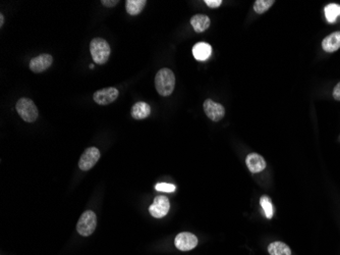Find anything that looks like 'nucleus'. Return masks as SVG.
Wrapping results in <instances>:
<instances>
[{"label":"nucleus","instance_id":"obj_7","mask_svg":"<svg viewBox=\"0 0 340 255\" xmlns=\"http://www.w3.org/2000/svg\"><path fill=\"white\" fill-rule=\"evenodd\" d=\"M119 95V92L116 88L114 87H109V88H104L101 90H98L94 93V101L100 105H107L112 103L117 99Z\"/></svg>","mask_w":340,"mask_h":255},{"label":"nucleus","instance_id":"obj_4","mask_svg":"<svg viewBox=\"0 0 340 255\" xmlns=\"http://www.w3.org/2000/svg\"><path fill=\"white\" fill-rule=\"evenodd\" d=\"M97 226V216L94 211L87 210L85 211L77 225V231L80 235L84 237H88L93 234Z\"/></svg>","mask_w":340,"mask_h":255},{"label":"nucleus","instance_id":"obj_10","mask_svg":"<svg viewBox=\"0 0 340 255\" xmlns=\"http://www.w3.org/2000/svg\"><path fill=\"white\" fill-rule=\"evenodd\" d=\"M52 62H53V57L50 54L43 53L31 59L30 69L32 72L36 74H40L46 71L47 69H49Z\"/></svg>","mask_w":340,"mask_h":255},{"label":"nucleus","instance_id":"obj_15","mask_svg":"<svg viewBox=\"0 0 340 255\" xmlns=\"http://www.w3.org/2000/svg\"><path fill=\"white\" fill-rule=\"evenodd\" d=\"M130 113L134 119H144L150 115L151 107L148 103L140 101L133 104Z\"/></svg>","mask_w":340,"mask_h":255},{"label":"nucleus","instance_id":"obj_5","mask_svg":"<svg viewBox=\"0 0 340 255\" xmlns=\"http://www.w3.org/2000/svg\"><path fill=\"white\" fill-rule=\"evenodd\" d=\"M170 209V202L166 196H156L153 204L149 207V212L153 217H164Z\"/></svg>","mask_w":340,"mask_h":255},{"label":"nucleus","instance_id":"obj_19","mask_svg":"<svg viewBox=\"0 0 340 255\" xmlns=\"http://www.w3.org/2000/svg\"><path fill=\"white\" fill-rule=\"evenodd\" d=\"M274 4V0H257L254 4V10L257 14L261 15L267 12Z\"/></svg>","mask_w":340,"mask_h":255},{"label":"nucleus","instance_id":"obj_14","mask_svg":"<svg viewBox=\"0 0 340 255\" xmlns=\"http://www.w3.org/2000/svg\"><path fill=\"white\" fill-rule=\"evenodd\" d=\"M211 21L206 15H196L191 19V25L195 32L203 33L210 27Z\"/></svg>","mask_w":340,"mask_h":255},{"label":"nucleus","instance_id":"obj_1","mask_svg":"<svg viewBox=\"0 0 340 255\" xmlns=\"http://www.w3.org/2000/svg\"><path fill=\"white\" fill-rule=\"evenodd\" d=\"M155 87L161 96H169L176 87V76L169 69H161L155 77Z\"/></svg>","mask_w":340,"mask_h":255},{"label":"nucleus","instance_id":"obj_23","mask_svg":"<svg viewBox=\"0 0 340 255\" xmlns=\"http://www.w3.org/2000/svg\"><path fill=\"white\" fill-rule=\"evenodd\" d=\"M101 4L106 8H113L118 4V0H102Z\"/></svg>","mask_w":340,"mask_h":255},{"label":"nucleus","instance_id":"obj_13","mask_svg":"<svg viewBox=\"0 0 340 255\" xmlns=\"http://www.w3.org/2000/svg\"><path fill=\"white\" fill-rule=\"evenodd\" d=\"M322 47L326 52H335L340 48V31L334 32L324 38L322 41Z\"/></svg>","mask_w":340,"mask_h":255},{"label":"nucleus","instance_id":"obj_22","mask_svg":"<svg viewBox=\"0 0 340 255\" xmlns=\"http://www.w3.org/2000/svg\"><path fill=\"white\" fill-rule=\"evenodd\" d=\"M205 4L211 9H217L222 5V0H205Z\"/></svg>","mask_w":340,"mask_h":255},{"label":"nucleus","instance_id":"obj_24","mask_svg":"<svg viewBox=\"0 0 340 255\" xmlns=\"http://www.w3.org/2000/svg\"><path fill=\"white\" fill-rule=\"evenodd\" d=\"M333 97H334V99L340 101V82L335 86V88L333 90Z\"/></svg>","mask_w":340,"mask_h":255},{"label":"nucleus","instance_id":"obj_25","mask_svg":"<svg viewBox=\"0 0 340 255\" xmlns=\"http://www.w3.org/2000/svg\"><path fill=\"white\" fill-rule=\"evenodd\" d=\"M5 24V16L4 14H0V27H4Z\"/></svg>","mask_w":340,"mask_h":255},{"label":"nucleus","instance_id":"obj_26","mask_svg":"<svg viewBox=\"0 0 340 255\" xmlns=\"http://www.w3.org/2000/svg\"><path fill=\"white\" fill-rule=\"evenodd\" d=\"M90 69H94V65H90Z\"/></svg>","mask_w":340,"mask_h":255},{"label":"nucleus","instance_id":"obj_2","mask_svg":"<svg viewBox=\"0 0 340 255\" xmlns=\"http://www.w3.org/2000/svg\"><path fill=\"white\" fill-rule=\"evenodd\" d=\"M90 52L95 63L104 65L107 62L111 50L106 40L102 38H94L90 43Z\"/></svg>","mask_w":340,"mask_h":255},{"label":"nucleus","instance_id":"obj_9","mask_svg":"<svg viewBox=\"0 0 340 255\" xmlns=\"http://www.w3.org/2000/svg\"><path fill=\"white\" fill-rule=\"evenodd\" d=\"M204 110L206 115L213 121H219L225 115V109L223 105L211 99H207L204 102Z\"/></svg>","mask_w":340,"mask_h":255},{"label":"nucleus","instance_id":"obj_11","mask_svg":"<svg viewBox=\"0 0 340 255\" xmlns=\"http://www.w3.org/2000/svg\"><path fill=\"white\" fill-rule=\"evenodd\" d=\"M246 164L249 171L253 174L261 173L267 167L265 160L258 153H250L246 158Z\"/></svg>","mask_w":340,"mask_h":255},{"label":"nucleus","instance_id":"obj_8","mask_svg":"<svg viewBox=\"0 0 340 255\" xmlns=\"http://www.w3.org/2000/svg\"><path fill=\"white\" fill-rule=\"evenodd\" d=\"M176 247L182 251H190L198 245V238L189 232L179 234L175 240Z\"/></svg>","mask_w":340,"mask_h":255},{"label":"nucleus","instance_id":"obj_6","mask_svg":"<svg viewBox=\"0 0 340 255\" xmlns=\"http://www.w3.org/2000/svg\"><path fill=\"white\" fill-rule=\"evenodd\" d=\"M100 158V151L96 147H90L85 150L83 155L80 158L79 167L82 171H89L91 170L99 161Z\"/></svg>","mask_w":340,"mask_h":255},{"label":"nucleus","instance_id":"obj_12","mask_svg":"<svg viewBox=\"0 0 340 255\" xmlns=\"http://www.w3.org/2000/svg\"><path fill=\"white\" fill-rule=\"evenodd\" d=\"M194 57L199 61L207 60L212 54V47L206 42H199L193 47Z\"/></svg>","mask_w":340,"mask_h":255},{"label":"nucleus","instance_id":"obj_3","mask_svg":"<svg viewBox=\"0 0 340 255\" xmlns=\"http://www.w3.org/2000/svg\"><path fill=\"white\" fill-rule=\"evenodd\" d=\"M19 115L27 122H33L37 119L39 112L36 104L29 98H21L16 104Z\"/></svg>","mask_w":340,"mask_h":255},{"label":"nucleus","instance_id":"obj_16","mask_svg":"<svg viewBox=\"0 0 340 255\" xmlns=\"http://www.w3.org/2000/svg\"><path fill=\"white\" fill-rule=\"evenodd\" d=\"M268 252L270 255H291L290 248L280 241L272 242L268 246Z\"/></svg>","mask_w":340,"mask_h":255},{"label":"nucleus","instance_id":"obj_18","mask_svg":"<svg viewBox=\"0 0 340 255\" xmlns=\"http://www.w3.org/2000/svg\"><path fill=\"white\" fill-rule=\"evenodd\" d=\"M324 12L328 23H335L336 19L340 16V6L336 4H330L325 7Z\"/></svg>","mask_w":340,"mask_h":255},{"label":"nucleus","instance_id":"obj_17","mask_svg":"<svg viewBox=\"0 0 340 255\" xmlns=\"http://www.w3.org/2000/svg\"><path fill=\"white\" fill-rule=\"evenodd\" d=\"M146 4H147L146 0H127L125 3V9L128 15L137 16L141 14Z\"/></svg>","mask_w":340,"mask_h":255},{"label":"nucleus","instance_id":"obj_21","mask_svg":"<svg viewBox=\"0 0 340 255\" xmlns=\"http://www.w3.org/2000/svg\"><path fill=\"white\" fill-rule=\"evenodd\" d=\"M155 189L160 192H166V193H173L177 190V186L174 184H168V183H158L155 186Z\"/></svg>","mask_w":340,"mask_h":255},{"label":"nucleus","instance_id":"obj_20","mask_svg":"<svg viewBox=\"0 0 340 255\" xmlns=\"http://www.w3.org/2000/svg\"><path fill=\"white\" fill-rule=\"evenodd\" d=\"M260 204L265 212V215L267 218H272L273 216V213H274V209H273V205H272V202H271V199L264 195L261 197L260 199Z\"/></svg>","mask_w":340,"mask_h":255}]
</instances>
